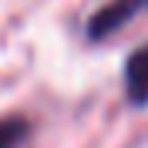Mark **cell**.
<instances>
[{"label": "cell", "mask_w": 148, "mask_h": 148, "mask_svg": "<svg viewBox=\"0 0 148 148\" xmlns=\"http://www.w3.org/2000/svg\"><path fill=\"white\" fill-rule=\"evenodd\" d=\"M148 10V0H108L104 7H98L88 20V37L91 40H104L114 30H121L128 20L141 17Z\"/></svg>", "instance_id": "6da1fadb"}, {"label": "cell", "mask_w": 148, "mask_h": 148, "mask_svg": "<svg viewBox=\"0 0 148 148\" xmlns=\"http://www.w3.org/2000/svg\"><path fill=\"white\" fill-rule=\"evenodd\" d=\"M125 94L131 104L148 108V44H141L125 64Z\"/></svg>", "instance_id": "7a4b0ae2"}, {"label": "cell", "mask_w": 148, "mask_h": 148, "mask_svg": "<svg viewBox=\"0 0 148 148\" xmlns=\"http://www.w3.org/2000/svg\"><path fill=\"white\" fill-rule=\"evenodd\" d=\"M30 125L20 114H7V118H0V148H17L20 141L27 138Z\"/></svg>", "instance_id": "3957f363"}]
</instances>
